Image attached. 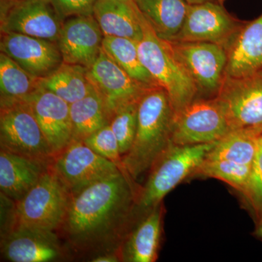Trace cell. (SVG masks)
I'll return each mask as SVG.
<instances>
[{
  "label": "cell",
  "mask_w": 262,
  "mask_h": 262,
  "mask_svg": "<svg viewBox=\"0 0 262 262\" xmlns=\"http://www.w3.org/2000/svg\"><path fill=\"white\" fill-rule=\"evenodd\" d=\"M133 181L119 171L72 195L59 229L74 251H119L136 222Z\"/></svg>",
  "instance_id": "1"
},
{
  "label": "cell",
  "mask_w": 262,
  "mask_h": 262,
  "mask_svg": "<svg viewBox=\"0 0 262 262\" xmlns=\"http://www.w3.org/2000/svg\"><path fill=\"white\" fill-rule=\"evenodd\" d=\"M175 113L165 90L151 88L139 101L135 139L122 156L125 173L133 180L149 171L171 143Z\"/></svg>",
  "instance_id": "2"
},
{
  "label": "cell",
  "mask_w": 262,
  "mask_h": 262,
  "mask_svg": "<svg viewBox=\"0 0 262 262\" xmlns=\"http://www.w3.org/2000/svg\"><path fill=\"white\" fill-rule=\"evenodd\" d=\"M215 142L184 146L170 144L150 168L145 184L138 189L136 219L163 203L170 191L187 177H192Z\"/></svg>",
  "instance_id": "3"
},
{
  "label": "cell",
  "mask_w": 262,
  "mask_h": 262,
  "mask_svg": "<svg viewBox=\"0 0 262 262\" xmlns=\"http://www.w3.org/2000/svg\"><path fill=\"white\" fill-rule=\"evenodd\" d=\"M144 34L138 42L141 63L170 98L175 114L192 102L198 95V89L174 54L168 41L155 33L144 17Z\"/></svg>",
  "instance_id": "4"
},
{
  "label": "cell",
  "mask_w": 262,
  "mask_h": 262,
  "mask_svg": "<svg viewBox=\"0 0 262 262\" xmlns=\"http://www.w3.org/2000/svg\"><path fill=\"white\" fill-rule=\"evenodd\" d=\"M71 198L72 194L49 167L39 182L14 202L10 227L58 230L64 221Z\"/></svg>",
  "instance_id": "5"
},
{
  "label": "cell",
  "mask_w": 262,
  "mask_h": 262,
  "mask_svg": "<svg viewBox=\"0 0 262 262\" xmlns=\"http://www.w3.org/2000/svg\"><path fill=\"white\" fill-rule=\"evenodd\" d=\"M0 149L46 163L54 158L26 100L0 103Z\"/></svg>",
  "instance_id": "6"
},
{
  "label": "cell",
  "mask_w": 262,
  "mask_h": 262,
  "mask_svg": "<svg viewBox=\"0 0 262 262\" xmlns=\"http://www.w3.org/2000/svg\"><path fill=\"white\" fill-rule=\"evenodd\" d=\"M230 130L262 131V72L244 77H225L214 97Z\"/></svg>",
  "instance_id": "7"
},
{
  "label": "cell",
  "mask_w": 262,
  "mask_h": 262,
  "mask_svg": "<svg viewBox=\"0 0 262 262\" xmlns=\"http://www.w3.org/2000/svg\"><path fill=\"white\" fill-rule=\"evenodd\" d=\"M230 130L225 114L215 98H195L175 114L170 144H210L220 140Z\"/></svg>",
  "instance_id": "8"
},
{
  "label": "cell",
  "mask_w": 262,
  "mask_h": 262,
  "mask_svg": "<svg viewBox=\"0 0 262 262\" xmlns=\"http://www.w3.org/2000/svg\"><path fill=\"white\" fill-rule=\"evenodd\" d=\"M50 167L72 195L121 171L115 163L95 152L83 141H77L54 156Z\"/></svg>",
  "instance_id": "9"
},
{
  "label": "cell",
  "mask_w": 262,
  "mask_h": 262,
  "mask_svg": "<svg viewBox=\"0 0 262 262\" xmlns=\"http://www.w3.org/2000/svg\"><path fill=\"white\" fill-rule=\"evenodd\" d=\"M168 42L195 83L198 94L214 98L225 77L227 55L225 46L206 42Z\"/></svg>",
  "instance_id": "10"
},
{
  "label": "cell",
  "mask_w": 262,
  "mask_h": 262,
  "mask_svg": "<svg viewBox=\"0 0 262 262\" xmlns=\"http://www.w3.org/2000/svg\"><path fill=\"white\" fill-rule=\"evenodd\" d=\"M1 32H14L57 42L61 18L50 0L1 3Z\"/></svg>",
  "instance_id": "11"
},
{
  "label": "cell",
  "mask_w": 262,
  "mask_h": 262,
  "mask_svg": "<svg viewBox=\"0 0 262 262\" xmlns=\"http://www.w3.org/2000/svg\"><path fill=\"white\" fill-rule=\"evenodd\" d=\"M87 75L111 117L122 106L139 102L144 93L151 89L134 80L103 48L96 61L87 68Z\"/></svg>",
  "instance_id": "12"
},
{
  "label": "cell",
  "mask_w": 262,
  "mask_h": 262,
  "mask_svg": "<svg viewBox=\"0 0 262 262\" xmlns=\"http://www.w3.org/2000/svg\"><path fill=\"white\" fill-rule=\"evenodd\" d=\"M241 26L222 3L189 5L182 29L168 41L213 42L225 46Z\"/></svg>",
  "instance_id": "13"
},
{
  "label": "cell",
  "mask_w": 262,
  "mask_h": 262,
  "mask_svg": "<svg viewBox=\"0 0 262 262\" xmlns=\"http://www.w3.org/2000/svg\"><path fill=\"white\" fill-rule=\"evenodd\" d=\"M1 253L11 262L57 261L65 256L56 231L27 227H10L3 236Z\"/></svg>",
  "instance_id": "14"
},
{
  "label": "cell",
  "mask_w": 262,
  "mask_h": 262,
  "mask_svg": "<svg viewBox=\"0 0 262 262\" xmlns=\"http://www.w3.org/2000/svg\"><path fill=\"white\" fill-rule=\"evenodd\" d=\"M0 50L33 77L41 79L63 63L54 42L14 32H1Z\"/></svg>",
  "instance_id": "15"
},
{
  "label": "cell",
  "mask_w": 262,
  "mask_h": 262,
  "mask_svg": "<svg viewBox=\"0 0 262 262\" xmlns=\"http://www.w3.org/2000/svg\"><path fill=\"white\" fill-rule=\"evenodd\" d=\"M103 34L94 15L74 16L62 24L57 45L63 62L89 68L102 49Z\"/></svg>",
  "instance_id": "16"
},
{
  "label": "cell",
  "mask_w": 262,
  "mask_h": 262,
  "mask_svg": "<svg viewBox=\"0 0 262 262\" xmlns=\"http://www.w3.org/2000/svg\"><path fill=\"white\" fill-rule=\"evenodd\" d=\"M26 101L56 156L73 141L70 103L40 86Z\"/></svg>",
  "instance_id": "17"
},
{
  "label": "cell",
  "mask_w": 262,
  "mask_h": 262,
  "mask_svg": "<svg viewBox=\"0 0 262 262\" xmlns=\"http://www.w3.org/2000/svg\"><path fill=\"white\" fill-rule=\"evenodd\" d=\"M226 77L237 78L262 72V14L241 25L225 45Z\"/></svg>",
  "instance_id": "18"
},
{
  "label": "cell",
  "mask_w": 262,
  "mask_h": 262,
  "mask_svg": "<svg viewBox=\"0 0 262 262\" xmlns=\"http://www.w3.org/2000/svg\"><path fill=\"white\" fill-rule=\"evenodd\" d=\"M163 215L161 203L136 221V225L131 227L119 250L122 261H156L163 232Z\"/></svg>",
  "instance_id": "19"
},
{
  "label": "cell",
  "mask_w": 262,
  "mask_h": 262,
  "mask_svg": "<svg viewBox=\"0 0 262 262\" xmlns=\"http://www.w3.org/2000/svg\"><path fill=\"white\" fill-rule=\"evenodd\" d=\"M94 16L103 37L128 38L138 42L142 39L144 16L134 0H98Z\"/></svg>",
  "instance_id": "20"
},
{
  "label": "cell",
  "mask_w": 262,
  "mask_h": 262,
  "mask_svg": "<svg viewBox=\"0 0 262 262\" xmlns=\"http://www.w3.org/2000/svg\"><path fill=\"white\" fill-rule=\"evenodd\" d=\"M50 165L0 149L2 194L14 202L21 199L39 182Z\"/></svg>",
  "instance_id": "21"
},
{
  "label": "cell",
  "mask_w": 262,
  "mask_h": 262,
  "mask_svg": "<svg viewBox=\"0 0 262 262\" xmlns=\"http://www.w3.org/2000/svg\"><path fill=\"white\" fill-rule=\"evenodd\" d=\"M155 33L165 40L182 29L189 4L187 0H134Z\"/></svg>",
  "instance_id": "22"
},
{
  "label": "cell",
  "mask_w": 262,
  "mask_h": 262,
  "mask_svg": "<svg viewBox=\"0 0 262 262\" xmlns=\"http://www.w3.org/2000/svg\"><path fill=\"white\" fill-rule=\"evenodd\" d=\"M39 85L70 104L82 99L93 89L86 67L64 62L51 74L39 79Z\"/></svg>",
  "instance_id": "23"
},
{
  "label": "cell",
  "mask_w": 262,
  "mask_h": 262,
  "mask_svg": "<svg viewBox=\"0 0 262 262\" xmlns=\"http://www.w3.org/2000/svg\"><path fill=\"white\" fill-rule=\"evenodd\" d=\"M73 141H83L91 134L108 125L111 115L102 98L93 86L87 96L70 104Z\"/></svg>",
  "instance_id": "24"
},
{
  "label": "cell",
  "mask_w": 262,
  "mask_h": 262,
  "mask_svg": "<svg viewBox=\"0 0 262 262\" xmlns=\"http://www.w3.org/2000/svg\"><path fill=\"white\" fill-rule=\"evenodd\" d=\"M262 131L232 130L215 143L207 154V160H226L242 165H252Z\"/></svg>",
  "instance_id": "25"
},
{
  "label": "cell",
  "mask_w": 262,
  "mask_h": 262,
  "mask_svg": "<svg viewBox=\"0 0 262 262\" xmlns=\"http://www.w3.org/2000/svg\"><path fill=\"white\" fill-rule=\"evenodd\" d=\"M102 48L134 80L147 88L160 87L141 63L138 42L128 38L103 37Z\"/></svg>",
  "instance_id": "26"
},
{
  "label": "cell",
  "mask_w": 262,
  "mask_h": 262,
  "mask_svg": "<svg viewBox=\"0 0 262 262\" xmlns=\"http://www.w3.org/2000/svg\"><path fill=\"white\" fill-rule=\"evenodd\" d=\"M39 80L1 52L0 103L24 101L38 89Z\"/></svg>",
  "instance_id": "27"
},
{
  "label": "cell",
  "mask_w": 262,
  "mask_h": 262,
  "mask_svg": "<svg viewBox=\"0 0 262 262\" xmlns=\"http://www.w3.org/2000/svg\"><path fill=\"white\" fill-rule=\"evenodd\" d=\"M251 165L226 160H207L196 168L192 177H204L225 182L244 194L247 187Z\"/></svg>",
  "instance_id": "28"
},
{
  "label": "cell",
  "mask_w": 262,
  "mask_h": 262,
  "mask_svg": "<svg viewBox=\"0 0 262 262\" xmlns=\"http://www.w3.org/2000/svg\"><path fill=\"white\" fill-rule=\"evenodd\" d=\"M139 102L129 103L114 114L110 126L116 136L120 154L124 156L133 145L137 130Z\"/></svg>",
  "instance_id": "29"
},
{
  "label": "cell",
  "mask_w": 262,
  "mask_h": 262,
  "mask_svg": "<svg viewBox=\"0 0 262 262\" xmlns=\"http://www.w3.org/2000/svg\"><path fill=\"white\" fill-rule=\"evenodd\" d=\"M83 142L100 156L113 162L122 173L126 174L122 166V155L118 142L110 124L91 134L84 139Z\"/></svg>",
  "instance_id": "30"
},
{
  "label": "cell",
  "mask_w": 262,
  "mask_h": 262,
  "mask_svg": "<svg viewBox=\"0 0 262 262\" xmlns=\"http://www.w3.org/2000/svg\"><path fill=\"white\" fill-rule=\"evenodd\" d=\"M244 195L253 211L262 203V141L261 136L257 151L251 165V173Z\"/></svg>",
  "instance_id": "31"
},
{
  "label": "cell",
  "mask_w": 262,
  "mask_h": 262,
  "mask_svg": "<svg viewBox=\"0 0 262 262\" xmlns=\"http://www.w3.org/2000/svg\"><path fill=\"white\" fill-rule=\"evenodd\" d=\"M61 18L94 15L98 0H50Z\"/></svg>",
  "instance_id": "32"
},
{
  "label": "cell",
  "mask_w": 262,
  "mask_h": 262,
  "mask_svg": "<svg viewBox=\"0 0 262 262\" xmlns=\"http://www.w3.org/2000/svg\"><path fill=\"white\" fill-rule=\"evenodd\" d=\"M92 262H118L122 261L119 251H108L99 253L97 256L91 258Z\"/></svg>",
  "instance_id": "33"
},
{
  "label": "cell",
  "mask_w": 262,
  "mask_h": 262,
  "mask_svg": "<svg viewBox=\"0 0 262 262\" xmlns=\"http://www.w3.org/2000/svg\"><path fill=\"white\" fill-rule=\"evenodd\" d=\"M254 212L256 215V225L253 235L262 242V203Z\"/></svg>",
  "instance_id": "34"
},
{
  "label": "cell",
  "mask_w": 262,
  "mask_h": 262,
  "mask_svg": "<svg viewBox=\"0 0 262 262\" xmlns=\"http://www.w3.org/2000/svg\"><path fill=\"white\" fill-rule=\"evenodd\" d=\"M189 5L200 4V3H206V2H216L223 4L224 0H187Z\"/></svg>",
  "instance_id": "35"
},
{
  "label": "cell",
  "mask_w": 262,
  "mask_h": 262,
  "mask_svg": "<svg viewBox=\"0 0 262 262\" xmlns=\"http://www.w3.org/2000/svg\"><path fill=\"white\" fill-rule=\"evenodd\" d=\"M12 1V0H1V3H8V2Z\"/></svg>",
  "instance_id": "36"
},
{
  "label": "cell",
  "mask_w": 262,
  "mask_h": 262,
  "mask_svg": "<svg viewBox=\"0 0 262 262\" xmlns=\"http://www.w3.org/2000/svg\"><path fill=\"white\" fill-rule=\"evenodd\" d=\"M261 141H262V135H261Z\"/></svg>",
  "instance_id": "37"
}]
</instances>
